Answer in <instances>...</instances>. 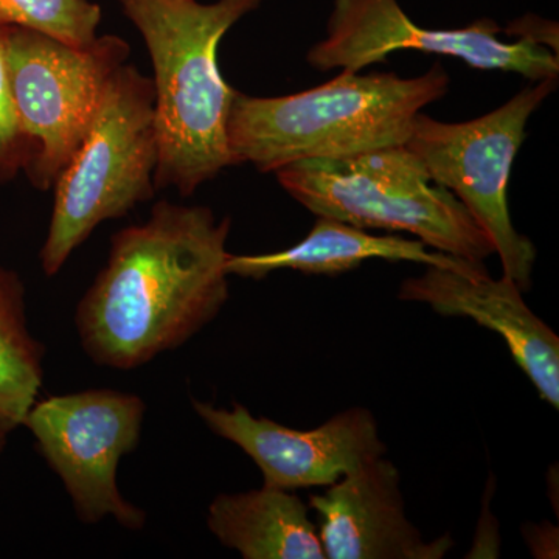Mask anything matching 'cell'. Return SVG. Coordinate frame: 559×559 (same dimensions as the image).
<instances>
[{"label": "cell", "mask_w": 559, "mask_h": 559, "mask_svg": "<svg viewBox=\"0 0 559 559\" xmlns=\"http://www.w3.org/2000/svg\"><path fill=\"white\" fill-rule=\"evenodd\" d=\"M373 259L412 261L460 272L484 267V263H473L437 250L429 252L428 246L419 240H406L396 235H371L342 221L318 216L310 234L293 248L261 255L229 253L226 270L229 275L253 280L282 270L334 277L358 270L364 261Z\"/></svg>", "instance_id": "4fadbf2b"}, {"label": "cell", "mask_w": 559, "mask_h": 559, "mask_svg": "<svg viewBox=\"0 0 559 559\" xmlns=\"http://www.w3.org/2000/svg\"><path fill=\"white\" fill-rule=\"evenodd\" d=\"M10 430L5 426L0 425V452L7 447V440H9Z\"/></svg>", "instance_id": "d6986e66"}, {"label": "cell", "mask_w": 559, "mask_h": 559, "mask_svg": "<svg viewBox=\"0 0 559 559\" xmlns=\"http://www.w3.org/2000/svg\"><path fill=\"white\" fill-rule=\"evenodd\" d=\"M207 525L223 546L245 559H325L310 507L288 489L263 485L216 496Z\"/></svg>", "instance_id": "5bb4252c"}, {"label": "cell", "mask_w": 559, "mask_h": 559, "mask_svg": "<svg viewBox=\"0 0 559 559\" xmlns=\"http://www.w3.org/2000/svg\"><path fill=\"white\" fill-rule=\"evenodd\" d=\"M506 32L511 36H520V39L540 44L558 53V28L551 22L535 16H524L514 21Z\"/></svg>", "instance_id": "ac0fdd59"}, {"label": "cell", "mask_w": 559, "mask_h": 559, "mask_svg": "<svg viewBox=\"0 0 559 559\" xmlns=\"http://www.w3.org/2000/svg\"><path fill=\"white\" fill-rule=\"evenodd\" d=\"M231 219L204 205L159 201L145 223L114 235L108 261L76 305L84 352L134 370L209 325L229 300Z\"/></svg>", "instance_id": "6da1fadb"}, {"label": "cell", "mask_w": 559, "mask_h": 559, "mask_svg": "<svg viewBox=\"0 0 559 559\" xmlns=\"http://www.w3.org/2000/svg\"><path fill=\"white\" fill-rule=\"evenodd\" d=\"M159 148L153 80L132 64L110 79L97 119L55 182L40 267L55 277L102 223L154 197Z\"/></svg>", "instance_id": "5b68a950"}, {"label": "cell", "mask_w": 559, "mask_h": 559, "mask_svg": "<svg viewBox=\"0 0 559 559\" xmlns=\"http://www.w3.org/2000/svg\"><path fill=\"white\" fill-rule=\"evenodd\" d=\"M275 176L316 216L364 230L407 231L437 252L473 263L496 253L468 209L433 182L406 145L341 159L294 162Z\"/></svg>", "instance_id": "277c9868"}, {"label": "cell", "mask_w": 559, "mask_h": 559, "mask_svg": "<svg viewBox=\"0 0 559 559\" xmlns=\"http://www.w3.org/2000/svg\"><path fill=\"white\" fill-rule=\"evenodd\" d=\"M193 409L213 433L253 460L266 487H330L388 452L377 418L366 407H349L314 429L253 417L242 404L221 409L193 400Z\"/></svg>", "instance_id": "30bf717a"}, {"label": "cell", "mask_w": 559, "mask_h": 559, "mask_svg": "<svg viewBox=\"0 0 559 559\" xmlns=\"http://www.w3.org/2000/svg\"><path fill=\"white\" fill-rule=\"evenodd\" d=\"M450 76L440 64L412 79L342 70L336 79L285 97L235 91L227 135L235 165L261 173L308 159H341L404 145L415 117L444 97Z\"/></svg>", "instance_id": "3957f363"}, {"label": "cell", "mask_w": 559, "mask_h": 559, "mask_svg": "<svg viewBox=\"0 0 559 559\" xmlns=\"http://www.w3.org/2000/svg\"><path fill=\"white\" fill-rule=\"evenodd\" d=\"M557 86L558 79L536 81L492 112L463 123H444L419 112L404 143L433 182L468 209L495 246L503 275L522 293L532 288L536 248L513 226L507 189L530 117Z\"/></svg>", "instance_id": "52a82bcc"}, {"label": "cell", "mask_w": 559, "mask_h": 559, "mask_svg": "<svg viewBox=\"0 0 559 559\" xmlns=\"http://www.w3.org/2000/svg\"><path fill=\"white\" fill-rule=\"evenodd\" d=\"M500 32L489 20L451 31L423 28L399 0H334L325 38L308 51L307 61L320 72H360L396 51L417 50L459 58L473 69L520 73L533 81L558 79V53L527 39L506 43Z\"/></svg>", "instance_id": "9c48e42d"}, {"label": "cell", "mask_w": 559, "mask_h": 559, "mask_svg": "<svg viewBox=\"0 0 559 559\" xmlns=\"http://www.w3.org/2000/svg\"><path fill=\"white\" fill-rule=\"evenodd\" d=\"M399 299L428 305L443 318L474 320L506 342L511 358L538 390L540 399L559 407V340L522 297L516 283L488 271L460 272L428 266L401 283Z\"/></svg>", "instance_id": "7c38bea8"}, {"label": "cell", "mask_w": 559, "mask_h": 559, "mask_svg": "<svg viewBox=\"0 0 559 559\" xmlns=\"http://www.w3.org/2000/svg\"><path fill=\"white\" fill-rule=\"evenodd\" d=\"M146 406L134 393L92 389L36 400L25 426L86 524L112 518L142 530L146 513L121 496L117 469L138 448Z\"/></svg>", "instance_id": "ba28073f"}, {"label": "cell", "mask_w": 559, "mask_h": 559, "mask_svg": "<svg viewBox=\"0 0 559 559\" xmlns=\"http://www.w3.org/2000/svg\"><path fill=\"white\" fill-rule=\"evenodd\" d=\"M27 160V140L22 134L13 103H11L2 44H0V186L11 182L24 173Z\"/></svg>", "instance_id": "e0dca14e"}, {"label": "cell", "mask_w": 559, "mask_h": 559, "mask_svg": "<svg viewBox=\"0 0 559 559\" xmlns=\"http://www.w3.org/2000/svg\"><path fill=\"white\" fill-rule=\"evenodd\" d=\"M44 381V347L28 329L25 286L0 264V425L22 426Z\"/></svg>", "instance_id": "9a60e30c"}, {"label": "cell", "mask_w": 559, "mask_h": 559, "mask_svg": "<svg viewBox=\"0 0 559 559\" xmlns=\"http://www.w3.org/2000/svg\"><path fill=\"white\" fill-rule=\"evenodd\" d=\"M311 495L319 538L329 559H441L450 535L426 540L406 513L400 471L380 457Z\"/></svg>", "instance_id": "8fae6325"}, {"label": "cell", "mask_w": 559, "mask_h": 559, "mask_svg": "<svg viewBox=\"0 0 559 559\" xmlns=\"http://www.w3.org/2000/svg\"><path fill=\"white\" fill-rule=\"evenodd\" d=\"M153 64L157 159L154 186L191 197L234 167L227 120L235 91L221 75L218 47L261 0H120Z\"/></svg>", "instance_id": "7a4b0ae2"}, {"label": "cell", "mask_w": 559, "mask_h": 559, "mask_svg": "<svg viewBox=\"0 0 559 559\" xmlns=\"http://www.w3.org/2000/svg\"><path fill=\"white\" fill-rule=\"evenodd\" d=\"M102 9L91 0H0V25L33 28L83 46L97 36Z\"/></svg>", "instance_id": "2e32d148"}, {"label": "cell", "mask_w": 559, "mask_h": 559, "mask_svg": "<svg viewBox=\"0 0 559 559\" xmlns=\"http://www.w3.org/2000/svg\"><path fill=\"white\" fill-rule=\"evenodd\" d=\"M0 44L11 103L28 145L24 175L35 189L49 191L90 134L131 46L117 35L75 46L17 25H0Z\"/></svg>", "instance_id": "8992f818"}]
</instances>
